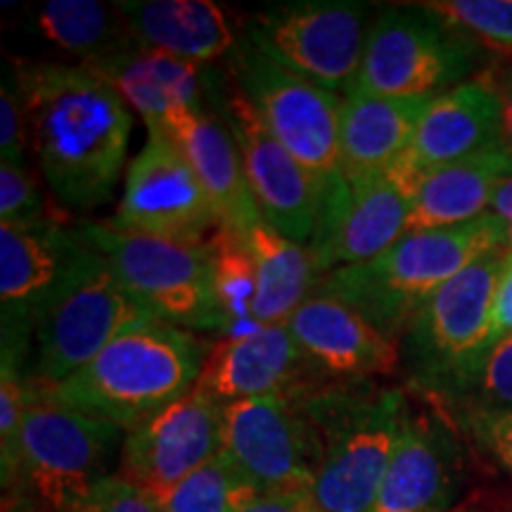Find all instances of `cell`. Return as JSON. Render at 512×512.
I'll return each mask as SVG.
<instances>
[{
    "instance_id": "obj_1",
    "label": "cell",
    "mask_w": 512,
    "mask_h": 512,
    "mask_svg": "<svg viewBox=\"0 0 512 512\" xmlns=\"http://www.w3.org/2000/svg\"><path fill=\"white\" fill-rule=\"evenodd\" d=\"M10 72L27 110L31 155L57 202L76 214L107 204L131 140L126 100L81 64L12 60Z\"/></svg>"
},
{
    "instance_id": "obj_2",
    "label": "cell",
    "mask_w": 512,
    "mask_h": 512,
    "mask_svg": "<svg viewBox=\"0 0 512 512\" xmlns=\"http://www.w3.org/2000/svg\"><path fill=\"white\" fill-rule=\"evenodd\" d=\"M211 344L195 332L155 320L114 339L69 380L31 389L133 432L195 387Z\"/></svg>"
},
{
    "instance_id": "obj_3",
    "label": "cell",
    "mask_w": 512,
    "mask_h": 512,
    "mask_svg": "<svg viewBox=\"0 0 512 512\" xmlns=\"http://www.w3.org/2000/svg\"><path fill=\"white\" fill-rule=\"evenodd\" d=\"M501 247H508L505 223L489 211L463 226L406 235L368 264L320 275L313 290L351 306L401 342L415 313L441 285Z\"/></svg>"
},
{
    "instance_id": "obj_4",
    "label": "cell",
    "mask_w": 512,
    "mask_h": 512,
    "mask_svg": "<svg viewBox=\"0 0 512 512\" xmlns=\"http://www.w3.org/2000/svg\"><path fill=\"white\" fill-rule=\"evenodd\" d=\"M299 394L318 432L313 505L318 512H368L411 411L406 394L368 382H323Z\"/></svg>"
},
{
    "instance_id": "obj_5",
    "label": "cell",
    "mask_w": 512,
    "mask_h": 512,
    "mask_svg": "<svg viewBox=\"0 0 512 512\" xmlns=\"http://www.w3.org/2000/svg\"><path fill=\"white\" fill-rule=\"evenodd\" d=\"M34 392V389H31ZM117 427L34 392L19 439L17 470L5 491L41 512H79L107 477Z\"/></svg>"
},
{
    "instance_id": "obj_6",
    "label": "cell",
    "mask_w": 512,
    "mask_h": 512,
    "mask_svg": "<svg viewBox=\"0 0 512 512\" xmlns=\"http://www.w3.org/2000/svg\"><path fill=\"white\" fill-rule=\"evenodd\" d=\"M79 228L83 238L105 256L124 290L152 318L181 330L216 332L221 337L209 242L192 245L152 238L95 221H81Z\"/></svg>"
},
{
    "instance_id": "obj_7",
    "label": "cell",
    "mask_w": 512,
    "mask_h": 512,
    "mask_svg": "<svg viewBox=\"0 0 512 512\" xmlns=\"http://www.w3.org/2000/svg\"><path fill=\"white\" fill-rule=\"evenodd\" d=\"M479 57V41L448 27L420 3L389 5L370 24L354 93L434 98L465 83Z\"/></svg>"
},
{
    "instance_id": "obj_8",
    "label": "cell",
    "mask_w": 512,
    "mask_h": 512,
    "mask_svg": "<svg viewBox=\"0 0 512 512\" xmlns=\"http://www.w3.org/2000/svg\"><path fill=\"white\" fill-rule=\"evenodd\" d=\"M508 264V247L484 254L441 285L408 323L399 342L401 361L422 389L441 394L482 354L498 283Z\"/></svg>"
},
{
    "instance_id": "obj_9",
    "label": "cell",
    "mask_w": 512,
    "mask_h": 512,
    "mask_svg": "<svg viewBox=\"0 0 512 512\" xmlns=\"http://www.w3.org/2000/svg\"><path fill=\"white\" fill-rule=\"evenodd\" d=\"M147 323L155 318L124 290L105 256L93 247L79 278L38 323L29 384L50 389L69 380L114 339Z\"/></svg>"
},
{
    "instance_id": "obj_10",
    "label": "cell",
    "mask_w": 512,
    "mask_h": 512,
    "mask_svg": "<svg viewBox=\"0 0 512 512\" xmlns=\"http://www.w3.org/2000/svg\"><path fill=\"white\" fill-rule=\"evenodd\" d=\"M368 34V5L349 0L273 5L245 27L261 53L342 98L356 91Z\"/></svg>"
},
{
    "instance_id": "obj_11",
    "label": "cell",
    "mask_w": 512,
    "mask_h": 512,
    "mask_svg": "<svg viewBox=\"0 0 512 512\" xmlns=\"http://www.w3.org/2000/svg\"><path fill=\"white\" fill-rule=\"evenodd\" d=\"M230 81L247 95L268 131L320 183L339 176L342 95L271 60L245 36L230 53Z\"/></svg>"
},
{
    "instance_id": "obj_12",
    "label": "cell",
    "mask_w": 512,
    "mask_h": 512,
    "mask_svg": "<svg viewBox=\"0 0 512 512\" xmlns=\"http://www.w3.org/2000/svg\"><path fill=\"white\" fill-rule=\"evenodd\" d=\"M219 453L264 496L311 491L320 448L302 394L223 403Z\"/></svg>"
},
{
    "instance_id": "obj_13",
    "label": "cell",
    "mask_w": 512,
    "mask_h": 512,
    "mask_svg": "<svg viewBox=\"0 0 512 512\" xmlns=\"http://www.w3.org/2000/svg\"><path fill=\"white\" fill-rule=\"evenodd\" d=\"M81 228L60 219L27 226L0 223V309L3 344L31 351L38 323L60 302L91 259Z\"/></svg>"
},
{
    "instance_id": "obj_14",
    "label": "cell",
    "mask_w": 512,
    "mask_h": 512,
    "mask_svg": "<svg viewBox=\"0 0 512 512\" xmlns=\"http://www.w3.org/2000/svg\"><path fill=\"white\" fill-rule=\"evenodd\" d=\"M107 223L126 233L192 245L209 242L221 226L188 159L159 133H147V145L128 162L124 195Z\"/></svg>"
},
{
    "instance_id": "obj_15",
    "label": "cell",
    "mask_w": 512,
    "mask_h": 512,
    "mask_svg": "<svg viewBox=\"0 0 512 512\" xmlns=\"http://www.w3.org/2000/svg\"><path fill=\"white\" fill-rule=\"evenodd\" d=\"M223 119L240 147L247 185L261 221L285 238L309 247L325 185L268 131L256 107L233 81L226 86Z\"/></svg>"
},
{
    "instance_id": "obj_16",
    "label": "cell",
    "mask_w": 512,
    "mask_h": 512,
    "mask_svg": "<svg viewBox=\"0 0 512 512\" xmlns=\"http://www.w3.org/2000/svg\"><path fill=\"white\" fill-rule=\"evenodd\" d=\"M413 190L389 174L368 183L349 185L332 178L323 190V204L309 252L320 275L344 266L368 264L406 238Z\"/></svg>"
},
{
    "instance_id": "obj_17",
    "label": "cell",
    "mask_w": 512,
    "mask_h": 512,
    "mask_svg": "<svg viewBox=\"0 0 512 512\" xmlns=\"http://www.w3.org/2000/svg\"><path fill=\"white\" fill-rule=\"evenodd\" d=\"M223 403L195 387L126 434L119 475L150 496L176 486L221 451Z\"/></svg>"
},
{
    "instance_id": "obj_18",
    "label": "cell",
    "mask_w": 512,
    "mask_h": 512,
    "mask_svg": "<svg viewBox=\"0 0 512 512\" xmlns=\"http://www.w3.org/2000/svg\"><path fill=\"white\" fill-rule=\"evenodd\" d=\"M501 145L503 102L494 79H472L432 98L411 145L389 174L411 188L415 197L430 171Z\"/></svg>"
},
{
    "instance_id": "obj_19",
    "label": "cell",
    "mask_w": 512,
    "mask_h": 512,
    "mask_svg": "<svg viewBox=\"0 0 512 512\" xmlns=\"http://www.w3.org/2000/svg\"><path fill=\"white\" fill-rule=\"evenodd\" d=\"M467 482L465 448L434 413L408 411L394 458L368 512H451Z\"/></svg>"
},
{
    "instance_id": "obj_20",
    "label": "cell",
    "mask_w": 512,
    "mask_h": 512,
    "mask_svg": "<svg viewBox=\"0 0 512 512\" xmlns=\"http://www.w3.org/2000/svg\"><path fill=\"white\" fill-rule=\"evenodd\" d=\"M287 328L311 366L330 382H368L394 375L401 366L399 342L330 294L313 290Z\"/></svg>"
},
{
    "instance_id": "obj_21",
    "label": "cell",
    "mask_w": 512,
    "mask_h": 512,
    "mask_svg": "<svg viewBox=\"0 0 512 512\" xmlns=\"http://www.w3.org/2000/svg\"><path fill=\"white\" fill-rule=\"evenodd\" d=\"M330 382L311 366L287 323L211 344L197 387L219 403L252 396L297 394Z\"/></svg>"
},
{
    "instance_id": "obj_22",
    "label": "cell",
    "mask_w": 512,
    "mask_h": 512,
    "mask_svg": "<svg viewBox=\"0 0 512 512\" xmlns=\"http://www.w3.org/2000/svg\"><path fill=\"white\" fill-rule=\"evenodd\" d=\"M159 136L171 138L200 178L221 226L247 233L261 219L247 185L240 147L221 114L209 110L171 112Z\"/></svg>"
},
{
    "instance_id": "obj_23",
    "label": "cell",
    "mask_w": 512,
    "mask_h": 512,
    "mask_svg": "<svg viewBox=\"0 0 512 512\" xmlns=\"http://www.w3.org/2000/svg\"><path fill=\"white\" fill-rule=\"evenodd\" d=\"M81 67L110 83L143 117L147 133H162L169 114L181 107L207 110V95L214 88L207 67L147 50L140 43Z\"/></svg>"
},
{
    "instance_id": "obj_24",
    "label": "cell",
    "mask_w": 512,
    "mask_h": 512,
    "mask_svg": "<svg viewBox=\"0 0 512 512\" xmlns=\"http://www.w3.org/2000/svg\"><path fill=\"white\" fill-rule=\"evenodd\" d=\"M430 102L432 98H375L358 93L344 98L339 178L358 185L387 174L411 145Z\"/></svg>"
},
{
    "instance_id": "obj_25",
    "label": "cell",
    "mask_w": 512,
    "mask_h": 512,
    "mask_svg": "<svg viewBox=\"0 0 512 512\" xmlns=\"http://www.w3.org/2000/svg\"><path fill=\"white\" fill-rule=\"evenodd\" d=\"M112 5L147 50L209 67L238 46L228 15L211 0H119Z\"/></svg>"
},
{
    "instance_id": "obj_26",
    "label": "cell",
    "mask_w": 512,
    "mask_h": 512,
    "mask_svg": "<svg viewBox=\"0 0 512 512\" xmlns=\"http://www.w3.org/2000/svg\"><path fill=\"white\" fill-rule=\"evenodd\" d=\"M510 176L512 152L505 145L430 171L415 190L406 235L463 226L489 214L498 185Z\"/></svg>"
},
{
    "instance_id": "obj_27",
    "label": "cell",
    "mask_w": 512,
    "mask_h": 512,
    "mask_svg": "<svg viewBox=\"0 0 512 512\" xmlns=\"http://www.w3.org/2000/svg\"><path fill=\"white\" fill-rule=\"evenodd\" d=\"M245 240L259 280L256 318L261 328L287 323L318 283L309 247L285 238L261 219L247 230Z\"/></svg>"
},
{
    "instance_id": "obj_28",
    "label": "cell",
    "mask_w": 512,
    "mask_h": 512,
    "mask_svg": "<svg viewBox=\"0 0 512 512\" xmlns=\"http://www.w3.org/2000/svg\"><path fill=\"white\" fill-rule=\"evenodd\" d=\"M36 22L50 43L79 57L81 64L105 60L138 43L117 8L98 0H48Z\"/></svg>"
},
{
    "instance_id": "obj_29",
    "label": "cell",
    "mask_w": 512,
    "mask_h": 512,
    "mask_svg": "<svg viewBox=\"0 0 512 512\" xmlns=\"http://www.w3.org/2000/svg\"><path fill=\"white\" fill-rule=\"evenodd\" d=\"M209 254L214 297L223 323L221 339L254 335L261 330L256 318L259 280H256L254 256L249 252L245 233L219 226L209 238Z\"/></svg>"
},
{
    "instance_id": "obj_30",
    "label": "cell",
    "mask_w": 512,
    "mask_h": 512,
    "mask_svg": "<svg viewBox=\"0 0 512 512\" xmlns=\"http://www.w3.org/2000/svg\"><path fill=\"white\" fill-rule=\"evenodd\" d=\"M261 496L226 456L216 453L176 486L152 498L162 512H242Z\"/></svg>"
},
{
    "instance_id": "obj_31",
    "label": "cell",
    "mask_w": 512,
    "mask_h": 512,
    "mask_svg": "<svg viewBox=\"0 0 512 512\" xmlns=\"http://www.w3.org/2000/svg\"><path fill=\"white\" fill-rule=\"evenodd\" d=\"M441 396L465 415V422L512 413V335L467 366Z\"/></svg>"
},
{
    "instance_id": "obj_32",
    "label": "cell",
    "mask_w": 512,
    "mask_h": 512,
    "mask_svg": "<svg viewBox=\"0 0 512 512\" xmlns=\"http://www.w3.org/2000/svg\"><path fill=\"white\" fill-rule=\"evenodd\" d=\"M29 354L12 347H3L0 354V472L3 489L10 486L17 470L19 439H22L24 418L31 403L29 384Z\"/></svg>"
},
{
    "instance_id": "obj_33",
    "label": "cell",
    "mask_w": 512,
    "mask_h": 512,
    "mask_svg": "<svg viewBox=\"0 0 512 512\" xmlns=\"http://www.w3.org/2000/svg\"><path fill=\"white\" fill-rule=\"evenodd\" d=\"M420 5L460 34L512 50V0H430Z\"/></svg>"
},
{
    "instance_id": "obj_34",
    "label": "cell",
    "mask_w": 512,
    "mask_h": 512,
    "mask_svg": "<svg viewBox=\"0 0 512 512\" xmlns=\"http://www.w3.org/2000/svg\"><path fill=\"white\" fill-rule=\"evenodd\" d=\"M46 219V202L29 166L0 162V223L27 226Z\"/></svg>"
},
{
    "instance_id": "obj_35",
    "label": "cell",
    "mask_w": 512,
    "mask_h": 512,
    "mask_svg": "<svg viewBox=\"0 0 512 512\" xmlns=\"http://www.w3.org/2000/svg\"><path fill=\"white\" fill-rule=\"evenodd\" d=\"M31 152L29 119L17 88L3 83L0 88V159L12 164H27Z\"/></svg>"
},
{
    "instance_id": "obj_36",
    "label": "cell",
    "mask_w": 512,
    "mask_h": 512,
    "mask_svg": "<svg viewBox=\"0 0 512 512\" xmlns=\"http://www.w3.org/2000/svg\"><path fill=\"white\" fill-rule=\"evenodd\" d=\"M79 512H162L155 498L121 475H107Z\"/></svg>"
},
{
    "instance_id": "obj_37",
    "label": "cell",
    "mask_w": 512,
    "mask_h": 512,
    "mask_svg": "<svg viewBox=\"0 0 512 512\" xmlns=\"http://www.w3.org/2000/svg\"><path fill=\"white\" fill-rule=\"evenodd\" d=\"M467 427H470L477 444L512 475V413L472 418L467 420Z\"/></svg>"
},
{
    "instance_id": "obj_38",
    "label": "cell",
    "mask_w": 512,
    "mask_h": 512,
    "mask_svg": "<svg viewBox=\"0 0 512 512\" xmlns=\"http://www.w3.org/2000/svg\"><path fill=\"white\" fill-rule=\"evenodd\" d=\"M510 335H512V259H510L508 268H505V273L501 275V283H498L494 309H491L489 335H486L482 354H479L477 358H482L486 351L494 349L498 342H503V339L510 337ZM477 358H475V361H477ZM475 361H472V363H475ZM472 363H470V366H472ZM460 373H463V370H460ZM456 377H453V380H456Z\"/></svg>"
},
{
    "instance_id": "obj_39",
    "label": "cell",
    "mask_w": 512,
    "mask_h": 512,
    "mask_svg": "<svg viewBox=\"0 0 512 512\" xmlns=\"http://www.w3.org/2000/svg\"><path fill=\"white\" fill-rule=\"evenodd\" d=\"M242 512H318L311 491H290V494H268Z\"/></svg>"
},
{
    "instance_id": "obj_40",
    "label": "cell",
    "mask_w": 512,
    "mask_h": 512,
    "mask_svg": "<svg viewBox=\"0 0 512 512\" xmlns=\"http://www.w3.org/2000/svg\"><path fill=\"white\" fill-rule=\"evenodd\" d=\"M491 211H494L496 216H501V221L505 223V233H508V252L512 259V176L505 178V181L498 185Z\"/></svg>"
},
{
    "instance_id": "obj_41",
    "label": "cell",
    "mask_w": 512,
    "mask_h": 512,
    "mask_svg": "<svg viewBox=\"0 0 512 512\" xmlns=\"http://www.w3.org/2000/svg\"><path fill=\"white\" fill-rule=\"evenodd\" d=\"M498 95H501L503 102V136H505V147L512 152V81L510 76L505 79L494 81Z\"/></svg>"
},
{
    "instance_id": "obj_42",
    "label": "cell",
    "mask_w": 512,
    "mask_h": 512,
    "mask_svg": "<svg viewBox=\"0 0 512 512\" xmlns=\"http://www.w3.org/2000/svg\"><path fill=\"white\" fill-rule=\"evenodd\" d=\"M451 512H494L491 510V503L486 501L484 496H470L467 501H463L458 508H453Z\"/></svg>"
},
{
    "instance_id": "obj_43",
    "label": "cell",
    "mask_w": 512,
    "mask_h": 512,
    "mask_svg": "<svg viewBox=\"0 0 512 512\" xmlns=\"http://www.w3.org/2000/svg\"><path fill=\"white\" fill-rule=\"evenodd\" d=\"M508 76H510V81H512V57H510V69H508Z\"/></svg>"
}]
</instances>
